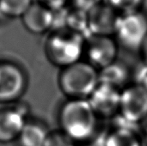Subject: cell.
<instances>
[{
	"label": "cell",
	"mask_w": 147,
	"mask_h": 146,
	"mask_svg": "<svg viewBox=\"0 0 147 146\" xmlns=\"http://www.w3.org/2000/svg\"><path fill=\"white\" fill-rule=\"evenodd\" d=\"M99 120L88 100L66 99L58 111L59 129L78 145L89 142L95 137Z\"/></svg>",
	"instance_id": "cell-1"
},
{
	"label": "cell",
	"mask_w": 147,
	"mask_h": 146,
	"mask_svg": "<svg viewBox=\"0 0 147 146\" xmlns=\"http://www.w3.org/2000/svg\"><path fill=\"white\" fill-rule=\"evenodd\" d=\"M86 37L65 27L57 28L51 32L44 44L47 60L61 69L71 65L84 56Z\"/></svg>",
	"instance_id": "cell-2"
},
{
	"label": "cell",
	"mask_w": 147,
	"mask_h": 146,
	"mask_svg": "<svg viewBox=\"0 0 147 146\" xmlns=\"http://www.w3.org/2000/svg\"><path fill=\"white\" fill-rule=\"evenodd\" d=\"M99 71L86 60L60 70L58 85L67 99L87 100L99 85Z\"/></svg>",
	"instance_id": "cell-3"
},
{
	"label": "cell",
	"mask_w": 147,
	"mask_h": 146,
	"mask_svg": "<svg viewBox=\"0 0 147 146\" xmlns=\"http://www.w3.org/2000/svg\"><path fill=\"white\" fill-rule=\"evenodd\" d=\"M28 83V75L22 65L12 60L0 59V104L19 102Z\"/></svg>",
	"instance_id": "cell-4"
},
{
	"label": "cell",
	"mask_w": 147,
	"mask_h": 146,
	"mask_svg": "<svg viewBox=\"0 0 147 146\" xmlns=\"http://www.w3.org/2000/svg\"><path fill=\"white\" fill-rule=\"evenodd\" d=\"M119 117L121 121L138 126L147 121V91L138 83L121 90Z\"/></svg>",
	"instance_id": "cell-5"
},
{
	"label": "cell",
	"mask_w": 147,
	"mask_h": 146,
	"mask_svg": "<svg viewBox=\"0 0 147 146\" xmlns=\"http://www.w3.org/2000/svg\"><path fill=\"white\" fill-rule=\"evenodd\" d=\"M115 35L119 46L139 52L147 36V16L140 11L121 15Z\"/></svg>",
	"instance_id": "cell-6"
},
{
	"label": "cell",
	"mask_w": 147,
	"mask_h": 146,
	"mask_svg": "<svg viewBox=\"0 0 147 146\" xmlns=\"http://www.w3.org/2000/svg\"><path fill=\"white\" fill-rule=\"evenodd\" d=\"M28 108L16 102L0 108V144L16 142L29 119Z\"/></svg>",
	"instance_id": "cell-7"
},
{
	"label": "cell",
	"mask_w": 147,
	"mask_h": 146,
	"mask_svg": "<svg viewBox=\"0 0 147 146\" xmlns=\"http://www.w3.org/2000/svg\"><path fill=\"white\" fill-rule=\"evenodd\" d=\"M118 43L111 36L90 35L86 38L84 57L99 71L118 59Z\"/></svg>",
	"instance_id": "cell-8"
},
{
	"label": "cell",
	"mask_w": 147,
	"mask_h": 146,
	"mask_svg": "<svg viewBox=\"0 0 147 146\" xmlns=\"http://www.w3.org/2000/svg\"><path fill=\"white\" fill-rule=\"evenodd\" d=\"M121 90L107 84L99 83L87 99L100 120L119 116Z\"/></svg>",
	"instance_id": "cell-9"
},
{
	"label": "cell",
	"mask_w": 147,
	"mask_h": 146,
	"mask_svg": "<svg viewBox=\"0 0 147 146\" xmlns=\"http://www.w3.org/2000/svg\"><path fill=\"white\" fill-rule=\"evenodd\" d=\"M121 15L109 4L100 3L88 12L89 36L112 37L115 34Z\"/></svg>",
	"instance_id": "cell-10"
},
{
	"label": "cell",
	"mask_w": 147,
	"mask_h": 146,
	"mask_svg": "<svg viewBox=\"0 0 147 146\" xmlns=\"http://www.w3.org/2000/svg\"><path fill=\"white\" fill-rule=\"evenodd\" d=\"M23 27L31 34H42L53 27L54 13L37 3H33L21 17Z\"/></svg>",
	"instance_id": "cell-11"
},
{
	"label": "cell",
	"mask_w": 147,
	"mask_h": 146,
	"mask_svg": "<svg viewBox=\"0 0 147 146\" xmlns=\"http://www.w3.org/2000/svg\"><path fill=\"white\" fill-rule=\"evenodd\" d=\"M136 127L124 122L115 126L108 132L102 146H145Z\"/></svg>",
	"instance_id": "cell-12"
},
{
	"label": "cell",
	"mask_w": 147,
	"mask_h": 146,
	"mask_svg": "<svg viewBox=\"0 0 147 146\" xmlns=\"http://www.w3.org/2000/svg\"><path fill=\"white\" fill-rule=\"evenodd\" d=\"M98 71L100 83L109 85L119 90H122L132 83H130L132 73L129 66L118 59Z\"/></svg>",
	"instance_id": "cell-13"
},
{
	"label": "cell",
	"mask_w": 147,
	"mask_h": 146,
	"mask_svg": "<svg viewBox=\"0 0 147 146\" xmlns=\"http://www.w3.org/2000/svg\"><path fill=\"white\" fill-rule=\"evenodd\" d=\"M50 131L43 121L29 118L16 142L19 146H45Z\"/></svg>",
	"instance_id": "cell-14"
},
{
	"label": "cell",
	"mask_w": 147,
	"mask_h": 146,
	"mask_svg": "<svg viewBox=\"0 0 147 146\" xmlns=\"http://www.w3.org/2000/svg\"><path fill=\"white\" fill-rule=\"evenodd\" d=\"M65 27L82 34L87 38L85 34L88 33V13L73 8L66 15Z\"/></svg>",
	"instance_id": "cell-15"
},
{
	"label": "cell",
	"mask_w": 147,
	"mask_h": 146,
	"mask_svg": "<svg viewBox=\"0 0 147 146\" xmlns=\"http://www.w3.org/2000/svg\"><path fill=\"white\" fill-rule=\"evenodd\" d=\"M33 0H0V13L10 18L22 17Z\"/></svg>",
	"instance_id": "cell-16"
},
{
	"label": "cell",
	"mask_w": 147,
	"mask_h": 146,
	"mask_svg": "<svg viewBox=\"0 0 147 146\" xmlns=\"http://www.w3.org/2000/svg\"><path fill=\"white\" fill-rule=\"evenodd\" d=\"M144 0H107V4L121 15L140 11Z\"/></svg>",
	"instance_id": "cell-17"
},
{
	"label": "cell",
	"mask_w": 147,
	"mask_h": 146,
	"mask_svg": "<svg viewBox=\"0 0 147 146\" xmlns=\"http://www.w3.org/2000/svg\"><path fill=\"white\" fill-rule=\"evenodd\" d=\"M45 146H78L69 136L59 129L50 131Z\"/></svg>",
	"instance_id": "cell-18"
},
{
	"label": "cell",
	"mask_w": 147,
	"mask_h": 146,
	"mask_svg": "<svg viewBox=\"0 0 147 146\" xmlns=\"http://www.w3.org/2000/svg\"><path fill=\"white\" fill-rule=\"evenodd\" d=\"M37 1L39 3L42 4L43 6H45L46 8H47L48 9H50L54 13L62 10L65 7L67 3L70 2L71 0H37Z\"/></svg>",
	"instance_id": "cell-19"
},
{
	"label": "cell",
	"mask_w": 147,
	"mask_h": 146,
	"mask_svg": "<svg viewBox=\"0 0 147 146\" xmlns=\"http://www.w3.org/2000/svg\"><path fill=\"white\" fill-rule=\"evenodd\" d=\"M73 3V8L88 13L95 6L99 4L100 0H71Z\"/></svg>",
	"instance_id": "cell-20"
},
{
	"label": "cell",
	"mask_w": 147,
	"mask_h": 146,
	"mask_svg": "<svg viewBox=\"0 0 147 146\" xmlns=\"http://www.w3.org/2000/svg\"><path fill=\"white\" fill-rule=\"evenodd\" d=\"M140 85H142L146 90L147 91V66L146 65H142L141 69L139 71L138 73V80L137 82Z\"/></svg>",
	"instance_id": "cell-21"
},
{
	"label": "cell",
	"mask_w": 147,
	"mask_h": 146,
	"mask_svg": "<svg viewBox=\"0 0 147 146\" xmlns=\"http://www.w3.org/2000/svg\"><path fill=\"white\" fill-rule=\"evenodd\" d=\"M139 53H140V56L141 58L143 65L147 66V36L145 39L140 51H139Z\"/></svg>",
	"instance_id": "cell-22"
},
{
	"label": "cell",
	"mask_w": 147,
	"mask_h": 146,
	"mask_svg": "<svg viewBox=\"0 0 147 146\" xmlns=\"http://www.w3.org/2000/svg\"><path fill=\"white\" fill-rule=\"evenodd\" d=\"M143 125H144V127H143V130H142V133H141V136H142V139H143L144 145L147 146V121L145 122Z\"/></svg>",
	"instance_id": "cell-23"
},
{
	"label": "cell",
	"mask_w": 147,
	"mask_h": 146,
	"mask_svg": "<svg viewBox=\"0 0 147 146\" xmlns=\"http://www.w3.org/2000/svg\"><path fill=\"white\" fill-rule=\"evenodd\" d=\"M101 146H102V145H101Z\"/></svg>",
	"instance_id": "cell-24"
}]
</instances>
